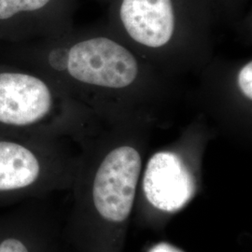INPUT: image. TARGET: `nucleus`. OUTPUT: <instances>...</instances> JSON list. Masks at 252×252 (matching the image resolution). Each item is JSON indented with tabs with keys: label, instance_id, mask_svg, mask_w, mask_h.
Here are the masks:
<instances>
[{
	"label": "nucleus",
	"instance_id": "nucleus-8",
	"mask_svg": "<svg viewBox=\"0 0 252 252\" xmlns=\"http://www.w3.org/2000/svg\"><path fill=\"white\" fill-rule=\"evenodd\" d=\"M213 17L234 19L237 17L248 0H204Z\"/></svg>",
	"mask_w": 252,
	"mask_h": 252
},
{
	"label": "nucleus",
	"instance_id": "nucleus-6",
	"mask_svg": "<svg viewBox=\"0 0 252 252\" xmlns=\"http://www.w3.org/2000/svg\"><path fill=\"white\" fill-rule=\"evenodd\" d=\"M143 189L153 207L164 212H174L192 197L195 182L178 154L160 152L153 155L146 166Z\"/></svg>",
	"mask_w": 252,
	"mask_h": 252
},
{
	"label": "nucleus",
	"instance_id": "nucleus-4",
	"mask_svg": "<svg viewBox=\"0 0 252 252\" xmlns=\"http://www.w3.org/2000/svg\"><path fill=\"white\" fill-rule=\"evenodd\" d=\"M142 158L132 146L113 149L102 159L91 185L92 203L100 216L123 222L134 206Z\"/></svg>",
	"mask_w": 252,
	"mask_h": 252
},
{
	"label": "nucleus",
	"instance_id": "nucleus-1",
	"mask_svg": "<svg viewBox=\"0 0 252 252\" xmlns=\"http://www.w3.org/2000/svg\"><path fill=\"white\" fill-rule=\"evenodd\" d=\"M86 113L45 74L0 62V132L54 138L80 128Z\"/></svg>",
	"mask_w": 252,
	"mask_h": 252
},
{
	"label": "nucleus",
	"instance_id": "nucleus-10",
	"mask_svg": "<svg viewBox=\"0 0 252 252\" xmlns=\"http://www.w3.org/2000/svg\"><path fill=\"white\" fill-rule=\"evenodd\" d=\"M150 252H183L178 248L168 243L157 244L154 246Z\"/></svg>",
	"mask_w": 252,
	"mask_h": 252
},
{
	"label": "nucleus",
	"instance_id": "nucleus-2",
	"mask_svg": "<svg viewBox=\"0 0 252 252\" xmlns=\"http://www.w3.org/2000/svg\"><path fill=\"white\" fill-rule=\"evenodd\" d=\"M116 35L149 56H170L204 37L214 18L204 0H110Z\"/></svg>",
	"mask_w": 252,
	"mask_h": 252
},
{
	"label": "nucleus",
	"instance_id": "nucleus-3",
	"mask_svg": "<svg viewBox=\"0 0 252 252\" xmlns=\"http://www.w3.org/2000/svg\"><path fill=\"white\" fill-rule=\"evenodd\" d=\"M53 137L0 132V207L26 203L64 171Z\"/></svg>",
	"mask_w": 252,
	"mask_h": 252
},
{
	"label": "nucleus",
	"instance_id": "nucleus-5",
	"mask_svg": "<svg viewBox=\"0 0 252 252\" xmlns=\"http://www.w3.org/2000/svg\"><path fill=\"white\" fill-rule=\"evenodd\" d=\"M77 0H0V42L26 43L72 29Z\"/></svg>",
	"mask_w": 252,
	"mask_h": 252
},
{
	"label": "nucleus",
	"instance_id": "nucleus-9",
	"mask_svg": "<svg viewBox=\"0 0 252 252\" xmlns=\"http://www.w3.org/2000/svg\"><path fill=\"white\" fill-rule=\"evenodd\" d=\"M235 83L244 99L252 101V62L249 61L240 67L236 74Z\"/></svg>",
	"mask_w": 252,
	"mask_h": 252
},
{
	"label": "nucleus",
	"instance_id": "nucleus-7",
	"mask_svg": "<svg viewBox=\"0 0 252 252\" xmlns=\"http://www.w3.org/2000/svg\"><path fill=\"white\" fill-rule=\"evenodd\" d=\"M36 208L29 202L0 213V252H47Z\"/></svg>",
	"mask_w": 252,
	"mask_h": 252
},
{
	"label": "nucleus",
	"instance_id": "nucleus-11",
	"mask_svg": "<svg viewBox=\"0 0 252 252\" xmlns=\"http://www.w3.org/2000/svg\"><path fill=\"white\" fill-rule=\"evenodd\" d=\"M102 1H108V2H110V0H102Z\"/></svg>",
	"mask_w": 252,
	"mask_h": 252
}]
</instances>
